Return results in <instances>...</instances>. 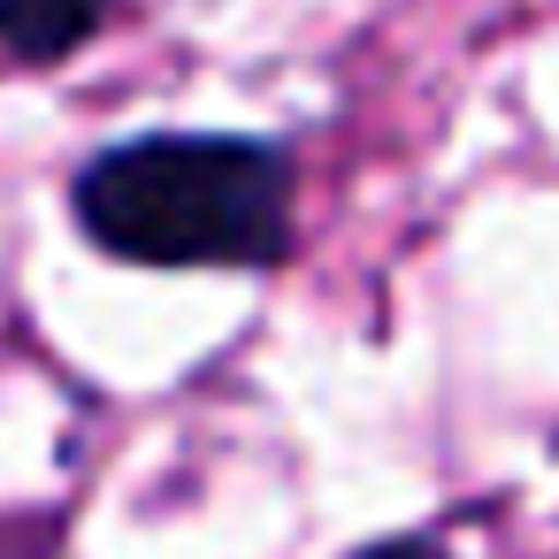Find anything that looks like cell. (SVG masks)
I'll return each instance as SVG.
<instances>
[{
  "instance_id": "6da1fadb",
  "label": "cell",
  "mask_w": 559,
  "mask_h": 559,
  "mask_svg": "<svg viewBox=\"0 0 559 559\" xmlns=\"http://www.w3.org/2000/svg\"><path fill=\"white\" fill-rule=\"evenodd\" d=\"M93 246L139 269H269L292 253V162L269 139H123L78 177Z\"/></svg>"
},
{
  "instance_id": "7a4b0ae2",
  "label": "cell",
  "mask_w": 559,
  "mask_h": 559,
  "mask_svg": "<svg viewBox=\"0 0 559 559\" xmlns=\"http://www.w3.org/2000/svg\"><path fill=\"white\" fill-rule=\"evenodd\" d=\"M108 16V0H0V47L16 62H62L78 55Z\"/></svg>"
}]
</instances>
